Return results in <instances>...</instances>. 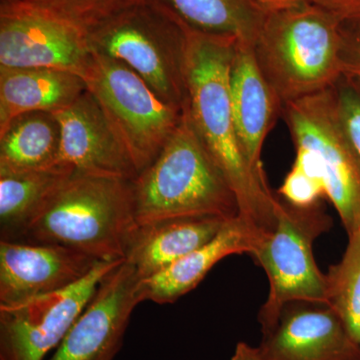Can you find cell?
<instances>
[{
    "instance_id": "cell-1",
    "label": "cell",
    "mask_w": 360,
    "mask_h": 360,
    "mask_svg": "<svg viewBox=\"0 0 360 360\" xmlns=\"http://www.w3.org/2000/svg\"><path fill=\"white\" fill-rule=\"evenodd\" d=\"M238 39L191 28L187 58V113L236 193L240 219L260 238L274 229L278 196L245 160L232 118L229 72Z\"/></svg>"
},
{
    "instance_id": "cell-2",
    "label": "cell",
    "mask_w": 360,
    "mask_h": 360,
    "mask_svg": "<svg viewBox=\"0 0 360 360\" xmlns=\"http://www.w3.org/2000/svg\"><path fill=\"white\" fill-rule=\"evenodd\" d=\"M139 225L132 180L72 172L13 241L124 259Z\"/></svg>"
},
{
    "instance_id": "cell-3",
    "label": "cell",
    "mask_w": 360,
    "mask_h": 360,
    "mask_svg": "<svg viewBox=\"0 0 360 360\" xmlns=\"http://www.w3.org/2000/svg\"><path fill=\"white\" fill-rule=\"evenodd\" d=\"M137 224L240 217L236 193L187 111L155 161L132 180Z\"/></svg>"
},
{
    "instance_id": "cell-4",
    "label": "cell",
    "mask_w": 360,
    "mask_h": 360,
    "mask_svg": "<svg viewBox=\"0 0 360 360\" xmlns=\"http://www.w3.org/2000/svg\"><path fill=\"white\" fill-rule=\"evenodd\" d=\"M340 23L309 2L265 14L253 53L283 106L328 89L340 77Z\"/></svg>"
},
{
    "instance_id": "cell-5",
    "label": "cell",
    "mask_w": 360,
    "mask_h": 360,
    "mask_svg": "<svg viewBox=\"0 0 360 360\" xmlns=\"http://www.w3.org/2000/svg\"><path fill=\"white\" fill-rule=\"evenodd\" d=\"M87 35L94 51L122 61L163 101L186 111L191 27L160 0H143Z\"/></svg>"
},
{
    "instance_id": "cell-6",
    "label": "cell",
    "mask_w": 360,
    "mask_h": 360,
    "mask_svg": "<svg viewBox=\"0 0 360 360\" xmlns=\"http://www.w3.org/2000/svg\"><path fill=\"white\" fill-rule=\"evenodd\" d=\"M331 226L333 219L319 202L293 205L278 195L274 229L250 253L269 283V296L258 314L262 333L274 326L286 303H328V276L315 262L314 243Z\"/></svg>"
},
{
    "instance_id": "cell-7",
    "label": "cell",
    "mask_w": 360,
    "mask_h": 360,
    "mask_svg": "<svg viewBox=\"0 0 360 360\" xmlns=\"http://www.w3.org/2000/svg\"><path fill=\"white\" fill-rule=\"evenodd\" d=\"M84 80L139 175L160 155L186 111L163 101L129 65L97 51Z\"/></svg>"
},
{
    "instance_id": "cell-8",
    "label": "cell",
    "mask_w": 360,
    "mask_h": 360,
    "mask_svg": "<svg viewBox=\"0 0 360 360\" xmlns=\"http://www.w3.org/2000/svg\"><path fill=\"white\" fill-rule=\"evenodd\" d=\"M281 116L295 148L309 150L321 163L326 195L348 236L360 231V162L336 120L329 87L284 104Z\"/></svg>"
},
{
    "instance_id": "cell-9",
    "label": "cell",
    "mask_w": 360,
    "mask_h": 360,
    "mask_svg": "<svg viewBox=\"0 0 360 360\" xmlns=\"http://www.w3.org/2000/svg\"><path fill=\"white\" fill-rule=\"evenodd\" d=\"M124 259L99 262L89 276L65 290L0 304V360H46L87 307L104 277Z\"/></svg>"
},
{
    "instance_id": "cell-10",
    "label": "cell",
    "mask_w": 360,
    "mask_h": 360,
    "mask_svg": "<svg viewBox=\"0 0 360 360\" xmlns=\"http://www.w3.org/2000/svg\"><path fill=\"white\" fill-rule=\"evenodd\" d=\"M92 56L86 32L21 0H0V66L52 68L84 79Z\"/></svg>"
},
{
    "instance_id": "cell-11",
    "label": "cell",
    "mask_w": 360,
    "mask_h": 360,
    "mask_svg": "<svg viewBox=\"0 0 360 360\" xmlns=\"http://www.w3.org/2000/svg\"><path fill=\"white\" fill-rule=\"evenodd\" d=\"M134 264L127 259L99 284L82 314L46 360H115L134 310L142 302Z\"/></svg>"
},
{
    "instance_id": "cell-12",
    "label": "cell",
    "mask_w": 360,
    "mask_h": 360,
    "mask_svg": "<svg viewBox=\"0 0 360 360\" xmlns=\"http://www.w3.org/2000/svg\"><path fill=\"white\" fill-rule=\"evenodd\" d=\"M258 348L264 360H360V347L326 302L284 304Z\"/></svg>"
},
{
    "instance_id": "cell-13",
    "label": "cell",
    "mask_w": 360,
    "mask_h": 360,
    "mask_svg": "<svg viewBox=\"0 0 360 360\" xmlns=\"http://www.w3.org/2000/svg\"><path fill=\"white\" fill-rule=\"evenodd\" d=\"M52 115L60 130L56 167L127 180L137 176L127 151L89 90Z\"/></svg>"
},
{
    "instance_id": "cell-14",
    "label": "cell",
    "mask_w": 360,
    "mask_h": 360,
    "mask_svg": "<svg viewBox=\"0 0 360 360\" xmlns=\"http://www.w3.org/2000/svg\"><path fill=\"white\" fill-rule=\"evenodd\" d=\"M101 262L63 246L0 240V304L65 290Z\"/></svg>"
},
{
    "instance_id": "cell-15",
    "label": "cell",
    "mask_w": 360,
    "mask_h": 360,
    "mask_svg": "<svg viewBox=\"0 0 360 360\" xmlns=\"http://www.w3.org/2000/svg\"><path fill=\"white\" fill-rule=\"evenodd\" d=\"M232 118L241 151L251 169L267 180L262 153L265 139L283 115V103L258 68L252 44L238 41L229 72Z\"/></svg>"
},
{
    "instance_id": "cell-16",
    "label": "cell",
    "mask_w": 360,
    "mask_h": 360,
    "mask_svg": "<svg viewBox=\"0 0 360 360\" xmlns=\"http://www.w3.org/2000/svg\"><path fill=\"white\" fill-rule=\"evenodd\" d=\"M260 236L245 220H229L214 238L155 276L139 283L142 302L174 303L191 292L220 260L232 255H250Z\"/></svg>"
},
{
    "instance_id": "cell-17",
    "label": "cell",
    "mask_w": 360,
    "mask_h": 360,
    "mask_svg": "<svg viewBox=\"0 0 360 360\" xmlns=\"http://www.w3.org/2000/svg\"><path fill=\"white\" fill-rule=\"evenodd\" d=\"M86 90L84 80L68 71L0 66V134L20 116L56 112Z\"/></svg>"
},
{
    "instance_id": "cell-18",
    "label": "cell",
    "mask_w": 360,
    "mask_h": 360,
    "mask_svg": "<svg viewBox=\"0 0 360 360\" xmlns=\"http://www.w3.org/2000/svg\"><path fill=\"white\" fill-rule=\"evenodd\" d=\"M229 221L187 217L139 225L125 259L134 264L139 281H144L210 243Z\"/></svg>"
},
{
    "instance_id": "cell-19",
    "label": "cell",
    "mask_w": 360,
    "mask_h": 360,
    "mask_svg": "<svg viewBox=\"0 0 360 360\" xmlns=\"http://www.w3.org/2000/svg\"><path fill=\"white\" fill-rule=\"evenodd\" d=\"M59 146L60 130L52 113L35 111L21 115L0 134V172L56 167Z\"/></svg>"
},
{
    "instance_id": "cell-20",
    "label": "cell",
    "mask_w": 360,
    "mask_h": 360,
    "mask_svg": "<svg viewBox=\"0 0 360 360\" xmlns=\"http://www.w3.org/2000/svg\"><path fill=\"white\" fill-rule=\"evenodd\" d=\"M72 172L61 167L0 172V240H14Z\"/></svg>"
},
{
    "instance_id": "cell-21",
    "label": "cell",
    "mask_w": 360,
    "mask_h": 360,
    "mask_svg": "<svg viewBox=\"0 0 360 360\" xmlns=\"http://www.w3.org/2000/svg\"><path fill=\"white\" fill-rule=\"evenodd\" d=\"M191 30L253 44L265 13L253 0H160Z\"/></svg>"
},
{
    "instance_id": "cell-22",
    "label": "cell",
    "mask_w": 360,
    "mask_h": 360,
    "mask_svg": "<svg viewBox=\"0 0 360 360\" xmlns=\"http://www.w3.org/2000/svg\"><path fill=\"white\" fill-rule=\"evenodd\" d=\"M348 238L345 255L326 274L328 304L360 347V231Z\"/></svg>"
},
{
    "instance_id": "cell-23",
    "label": "cell",
    "mask_w": 360,
    "mask_h": 360,
    "mask_svg": "<svg viewBox=\"0 0 360 360\" xmlns=\"http://www.w3.org/2000/svg\"><path fill=\"white\" fill-rule=\"evenodd\" d=\"M70 23L87 34L143 0H21Z\"/></svg>"
},
{
    "instance_id": "cell-24",
    "label": "cell",
    "mask_w": 360,
    "mask_h": 360,
    "mask_svg": "<svg viewBox=\"0 0 360 360\" xmlns=\"http://www.w3.org/2000/svg\"><path fill=\"white\" fill-rule=\"evenodd\" d=\"M329 91L338 125L360 162V80L341 73Z\"/></svg>"
},
{
    "instance_id": "cell-25",
    "label": "cell",
    "mask_w": 360,
    "mask_h": 360,
    "mask_svg": "<svg viewBox=\"0 0 360 360\" xmlns=\"http://www.w3.org/2000/svg\"><path fill=\"white\" fill-rule=\"evenodd\" d=\"M278 195L293 205H314L326 195V186L322 180L293 165L279 188Z\"/></svg>"
},
{
    "instance_id": "cell-26",
    "label": "cell",
    "mask_w": 360,
    "mask_h": 360,
    "mask_svg": "<svg viewBox=\"0 0 360 360\" xmlns=\"http://www.w3.org/2000/svg\"><path fill=\"white\" fill-rule=\"evenodd\" d=\"M341 73L360 80V20L340 23Z\"/></svg>"
},
{
    "instance_id": "cell-27",
    "label": "cell",
    "mask_w": 360,
    "mask_h": 360,
    "mask_svg": "<svg viewBox=\"0 0 360 360\" xmlns=\"http://www.w3.org/2000/svg\"><path fill=\"white\" fill-rule=\"evenodd\" d=\"M342 22L360 20V0H307Z\"/></svg>"
},
{
    "instance_id": "cell-28",
    "label": "cell",
    "mask_w": 360,
    "mask_h": 360,
    "mask_svg": "<svg viewBox=\"0 0 360 360\" xmlns=\"http://www.w3.org/2000/svg\"><path fill=\"white\" fill-rule=\"evenodd\" d=\"M265 14L285 11L307 4V0H253Z\"/></svg>"
},
{
    "instance_id": "cell-29",
    "label": "cell",
    "mask_w": 360,
    "mask_h": 360,
    "mask_svg": "<svg viewBox=\"0 0 360 360\" xmlns=\"http://www.w3.org/2000/svg\"><path fill=\"white\" fill-rule=\"evenodd\" d=\"M231 360H264L260 354L259 348L251 347L246 342L236 345Z\"/></svg>"
}]
</instances>
